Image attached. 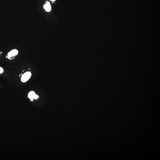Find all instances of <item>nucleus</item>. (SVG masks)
Instances as JSON below:
<instances>
[{
    "label": "nucleus",
    "instance_id": "1",
    "mask_svg": "<svg viewBox=\"0 0 160 160\" xmlns=\"http://www.w3.org/2000/svg\"><path fill=\"white\" fill-rule=\"evenodd\" d=\"M63 149V146L61 143H53L44 150L42 160H57L62 154Z\"/></svg>",
    "mask_w": 160,
    "mask_h": 160
},
{
    "label": "nucleus",
    "instance_id": "2",
    "mask_svg": "<svg viewBox=\"0 0 160 160\" xmlns=\"http://www.w3.org/2000/svg\"><path fill=\"white\" fill-rule=\"evenodd\" d=\"M37 106L36 101L32 98H28L18 103L15 108V112L21 114L25 112H31Z\"/></svg>",
    "mask_w": 160,
    "mask_h": 160
},
{
    "label": "nucleus",
    "instance_id": "3",
    "mask_svg": "<svg viewBox=\"0 0 160 160\" xmlns=\"http://www.w3.org/2000/svg\"><path fill=\"white\" fill-rule=\"evenodd\" d=\"M87 16L93 23H101L103 19V14L100 6L96 3H93L91 8L87 11Z\"/></svg>",
    "mask_w": 160,
    "mask_h": 160
},
{
    "label": "nucleus",
    "instance_id": "4",
    "mask_svg": "<svg viewBox=\"0 0 160 160\" xmlns=\"http://www.w3.org/2000/svg\"><path fill=\"white\" fill-rule=\"evenodd\" d=\"M8 143V139L6 136L2 133H0V148H2L6 146Z\"/></svg>",
    "mask_w": 160,
    "mask_h": 160
},
{
    "label": "nucleus",
    "instance_id": "5",
    "mask_svg": "<svg viewBox=\"0 0 160 160\" xmlns=\"http://www.w3.org/2000/svg\"><path fill=\"white\" fill-rule=\"evenodd\" d=\"M30 115V112H25L21 114L16 113V116L19 119H26L29 118Z\"/></svg>",
    "mask_w": 160,
    "mask_h": 160
},
{
    "label": "nucleus",
    "instance_id": "6",
    "mask_svg": "<svg viewBox=\"0 0 160 160\" xmlns=\"http://www.w3.org/2000/svg\"><path fill=\"white\" fill-rule=\"evenodd\" d=\"M109 2H104V6H106V7L109 6Z\"/></svg>",
    "mask_w": 160,
    "mask_h": 160
},
{
    "label": "nucleus",
    "instance_id": "7",
    "mask_svg": "<svg viewBox=\"0 0 160 160\" xmlns=\"http://www.w3.org/2000/svg\"><path fill=\"white\" fill-rule=\"evenodd\" d=\"M100 1H103L104 2H110L111 0H100Z\"/></svg>",
    "mask_w": 160,
    "mask_h": 160
},
{
    "label": "nucleus",
    "instance_id": "8",
    "mask_svg": "<svg viewBox=\"0 0 160 160\" xmlns=\"http://www.w3.org/2000/svg\"><path fill=\"white\" fill-rule=\"evenodd\" d=\"M41 152H42V149H39V150L38 151V154H40V153H41Z\"/></svg>",
    "mask_w": 160,
    "mask_h": 160
}]
</instances>
